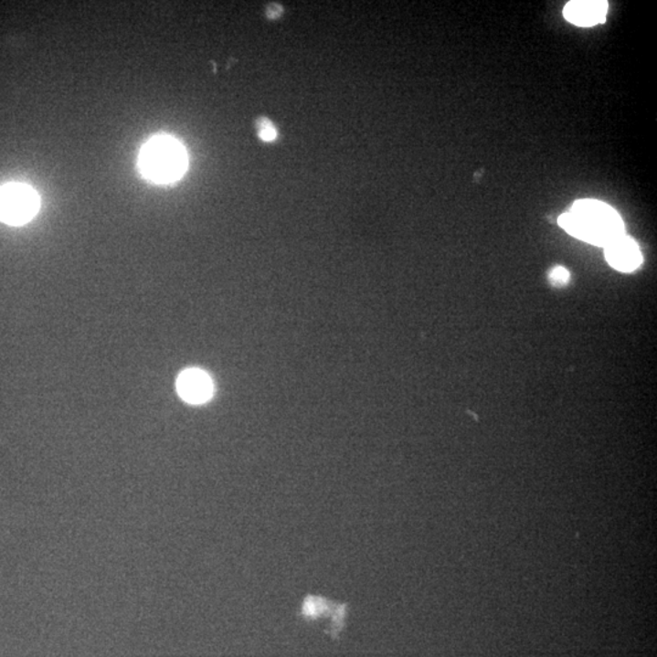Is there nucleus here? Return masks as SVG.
Here are the masks:
<instances>
[{"instance_id": "f03ea898", "label": "nucleus", "mask_w": 657, "mask_h": 657, "mask_svg": "<svg viewBox=\"0 0 657 657\" xmlns=\"http://www.w3.org/2000/svg\"><path fill=\"white\" fill-rule=\"evenodd\" d=\"M139 167L149 181L168 185L185 174L188 156L181 143L167 135H157L143 146Z\"/></svg>"}, {"instance_id": "7ed1b4c3", "label": "nucleus", "mask_w": 657, "mask_h": 657, "mask_svg": "<svg viewBox=\"0 0 657 657\" xmlns=\"http://www.w3.org/2000/svg\"><path fill=\"white\" fill-rule=\"evenodd\" d=\"M39 210V196L36 190L22 183H9L0 186V220L10 226L29 222Z\"/></svg>"}, {"instance_id": "1a4fd4ad", "label": "nucleus", "mask_w": 657, "mask_h": 657, "mask_svg": "<svg viewBox=\"0 0 657 657\" xmlns=\"http://www.w3.org/2000/svg\"><path fill=\"white\" fill-rule=\"evenodd\" d=\"M281 13H282V7L277 5V4H271L270 6H268L267 15H268V17H270V18H275V17L281 16Z\"/></svg>"}, {"instance_id": "0eeeda50", "label": "nucleus", "mask_w": 657, "mask_h": 657, "mask_svg": "<svg viewBox=\"0 0 657 657\" xmlns=\"http://www.w3.org/2000/svg\"><path fill=\"white\" fill-rule=\"evenodd\" d=\"M257 132H259V137L263 142H273L277 138V130L271 123V121L267 119H259L256 123Z\"/></svg>"}, {"instance_id": "39448f33", "label": "nucleus", "mask_w": 657, "mask_h": 657, "mask_svg": "<svg viewBox=\"0 0 657 657\" xmlns=\"http://www.w3.org/2000/svg\"><path fill=\"white\" fill-rule=\"evenodd\" d=\"M177 391L190 405H203L212 398L214 383L203 370L186 369L178 377Z\"/></svg>"}, {"instance_id": "20e7f679", "label": "nucleus", "mask_w": 657, "mask_h": 657, "mask_svg": "<svg viewBox=\"0 0 657 657\" xmlns=\"http://www.w3.org/2000/svg\"><path fill=\"white\" fill-rule=\"evenodd\" d=\"M605 259L616 270L631 273L638 270L643 263L640 246L626 235H622L610 244L605 246Z\"/></svg>"}, {"instance_id": "6e6552de", "label": "nucleus", "mask_w": 657, "mask_h": 657, "mask_svg": "<svg viewBox=\"0 0 657 657\" xmlns=\"http://www.w3.org/2000/svg\"><path fill=\"white\" fill-rule=\"evenodd\" d=\"M570 281V273L567 268L564 267H554L549 273V281L553 286H564L567 285Z\"/></svg>"}, {"instance_id": "f257e3e1", "label": "nucleus", "mask_w": 657, "mask_h": 657, "mask_svg": "<svg viewBox=\"0 0 657 657\" xmlns=\"http://www.w3.org/2000/svg\"><path fill=\"white\" fill-rule=\"evenodd\" d=\"M557 224L572 237L600 248L625 235L621 216L608 204L593 199L576 201Z\"/></svg>"}, {"instance_id": "423d86ee", "label": "nucleus", "mask_w": 657, "mask_h": 657, "mask_svg": "<svg viewBox=\"0 0 657 657\" xmlns=\"http://www.w3.org/2000/svg\"><path fill=\"white\" fill-rule=\"evenodd\" d=\"M609 9L605 0H574L567 3L564 16L568 22L581 27L604 24Z\"/></svg>"}]
</instances>
